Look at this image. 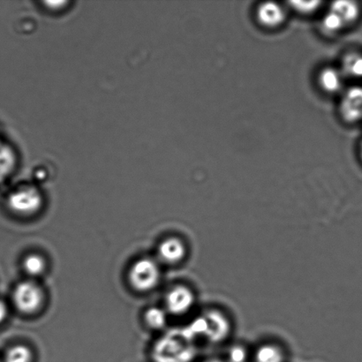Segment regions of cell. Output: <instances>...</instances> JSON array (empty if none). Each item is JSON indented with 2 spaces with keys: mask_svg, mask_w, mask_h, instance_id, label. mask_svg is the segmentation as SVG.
<instances>
[{
  "mask_svg": "<svg viewBox=\"0 0 362 362\" xmlns=\"http://www.w3.org/2000/svg\"><path fill=\"white\" fill-rule=\"evenodd\" d=\"M33 354L26 346H14L7 351L5 362H31Z\"/></svg>",
  "mask_w": 362,
  "mask_h": 362,
  "instance_id": "2e32d148",
  "label": "cell"
},
{
  "mask_svg": "<svg viewBox=\"0 0 362 362\" xmlns=\"http://www.w3.org/2000/svg\"><path fill=\"white\" fill-rule=\"evenodd\" d=\"M195 296L193 291L186 286H177L169 291L165 298L166 308L169 313L182 315L194 307Z\"/></svg>",
  "mask_w": 362,
  "mask_h": 362,
  "instance_id": "8992f818",
  "label": "cell"
},
{
  "mask_svg": "<svg viewBox=\"0 0 362 362\" xmlns=\"http://www.w3.org/2000/svg\"><path fill=\"white\" fill-rule=\"evenodd\" d=\"M42 204V195L34 187L21 188L11 194L8 198L11 211L21 216L35 214L41 209Z\"/></svg>",
  "mask_w": 362,
  "mask_h": 362,
  "instance_id": "277c9868",
  "label": "cell"
},
{
  "mask_svg": "<svg viewBox=\"0 0 362 362\" xmlns=\"http://www.w3.org/2000/svg\"><path fill=\"white\" fill-rule=\"evenodd\" d=\"M319 84L328 93H335L342 85V76L339 70L327 67L319 74Z\"/></svg>",
  "mask_w": 362,
  "mask_h": 362,
  "instance_id": "30bf717a",
  "label": "cell"
},
{
  "mask_svg": "<svg viewBox=\"0 0 362 362\" xmlns=\"http://www.w3.org/2000/svg\"><path fill=\"white\" fill-rule=\"evenodd\" d=\"M331 11L338 14L346 25L354 23L360 16L359 6L354 1L334 2Z\"/></svg>",
  "mask_w": 362,
  "mask_h": 362,
  "instance_id": "8fae6325",
  "label": "cell"
},
{
  "mask_svg": "<svg viewBox=\"0 0 362 362\" xmlns=\"http://www.w3.org/2000/svg\"><path fill=\"white\" fill-rule=\"evenodd\" d=\"M194 341L185 329L166 336L155 347V362H191L195 356Z\"/></svg>",
  "mask_w": 362,
  "mask_h": 362,
  "instance_id": "6da1fadb",
  "label": "cell"
},
{
  "mask_svg": "<svg viewBox=\"0 0 362 362\" xmlns=\"http://www.w3.org/2000/svg\"><path fill=\"white\" fill-rule=\"evenodd\" d=\"M205 320L206 332L204 338L212 344L226 341L232 332V324L223 312L209 310L202 315Z\"/></svg>",
  "mask_w": 362,
  "mask_h": 362,
  "instance_id": "5b68a950",
  "label": "cell"
},
{
  "mask_svg": "<svg viewBox=\"0 0 362 362\" xmlns=\"http://www.w3.org/2000/svg\"><path fill=\"white\" fill-rule=\"evenodd\" d=\"M361 158H362V144H361Z\"/></svg>",
  "mask_w": 362,
  "mask_h": 362,
  "instance_id": "603a6c76",
  "label": "cell"
},
{
  "mask_svg": "<svg viewBox=\"0 0 362 362\" xmlns=\"http://www.w3.org/2000/svg\"><path fill=\"white\" fill-rule=\"evenodd\" d=\"M23 266L28 275L37 276L45 272V262L40 255L32 254L25 257Z\"/></svg>",
  "mask_w": 362,
  "mask_h": 362,
  "instance_id": "4fadbf2b",
  "label": "cell"
},
{
  "mask_svg": "<svg viewBox=\"0 0 362 362\" xmlns=\"http://www.w3.org/2000/svg\"><path fill=\"white\" fill-rule=\"evenodd\" d=\"M129 279L134 289L148 292L158 286L160 279V269L157 262L151 259H141L131 267Z\"/></svg>",
  "mask_w": 362,
  "mask_h": 362,
  "instance_id": "7a4b0ae2",
  "label": "cell"
},
{
  "mask_svg": "<svg viewBox=\"0 0 362 362\" xmlns=\"http://www.w3.org/2000/svg\"><path fill=\"white\" fill-rule=\"evenodd\" d=\"M322 2L320 1H292L290 5L297 12L300 13H312L315 12L320 6Z\"/></svg>",
  "mask_w": 362,
  "mask_h": 362,
  "instance_id": "d6986e66",
  "label": "cell"
},
{
  "mask_svg": "<svg viewBox=\"0 0 362 362\" xmlns=\"http://www.w3.org/2000/svg\"><path fill=\"white\" fill-rule=\"evenodd\" d=\"M204 362H223V361L218 360V359H209V360L205 361Z\"/></svg>",
  "mask_w": 362,
  "mask_h": 362,
  "instance_id": "7402d4cb",
  "label": "cell"
},
{
  "mask_svg": "<svg viewBox=\"0 0 362 362\" xmlns=\"http://www.w3.org/2000/svg\"><path fill=\"white\" fill-rule=\"evenodd\" d=\"M247 359L246 350L243 346H233L229 352L230 362H245Z\"/></svg>",
  "mask_w": 362,
  "mask_h": 362,
  "instance_id": "ffe728a7",
  "label": "cell"
},
{
  "mask_svg": "<svg viewBox=\"0 0 362 362\" xmlns=\"http://www.w3.org/2000/svg\"><path fill=\"white\" fill-rule=\"evenodd\" d=\"M14 157L8 148L0 147V176L6 175L12 170Z\"/></svg>",
  "mask_w": 362,
  "mask_h": 362,
  "instance_id": "ac0fdd59",
  "label": "cell"
},
{
  "mask_svg": "<svg viewBox=\"0 0 362 362\" xmlns=\"http://www.w3.org/2000/svg\"><path fill=\"white\" fill-rule=\"evenodd\" d=\"M255 362H285L283 350L275 344H264L255 354Z\"/></svg>",
  "mask_w": 362,
  "mask_h": 362,
  "instance_id": "7c38bea8",
  "label": "cell"
},
{
  "mask_svg": "<svg viewBox=\"0 0 362 362\" xmlns=\"http://www.w3.org/2000/svg\"><path fill=\"white\" fill-rule=\"evenodd\" d=\"M343 70L349 76L362 78V55L357 53L347 55L343 62Z\"/></svg>",
  "mask_w": 362,
  "mask_h": 362,
  "instance_id": "5bb4252c",
  "label": "cell"
},
{
  "mask_svg": "<svg viewBox=\"0 0 362 362\" xmlns=\"http://www.w3.org/2000/svg\"><path fill=\"white\" fill-rule=\"evenodd\" d=\"M145 322L151 328L155 329L165 327L168 317L165 310L159 308H151L146 311L144 315Z\"/></svg>",
  "mask_w": 362,
  "mask_h": 362,
  "instance_id": "9a60e30c",
  "label": "cell"
},
{
  "mask_svg": "<svg viewBox=\"0 0 362 362\" xmlns=\"http://www.w3.org/2000/svg\"><path fill=\"white\" fill-rule=\"evenodd\" d=\"M257 16L262 26L269 28H279L286 21L285 10L275 2L261 4L258 7Z\"/></svg>",
  "mask_w": 362,
  "mask_h": 362,
  "instance_id": "ba28073f",
  "label": "cell"
},
{
  "mask_svg": "<svg viewBox=\"0 0 362 362\" xmlns=\"http://www.w3.org/2000/svg\"><path fill=\"white\" fill-rule=\"evenodd\" d=\"M158 255L162 260L168 264H179L186 257L187 247L182 240L172 237L159 245Z\"/></svg>",
  "mask_w": 362,
  "mask_h": 362,
  "instance_id": "9c48e42d",
  "label": "cell"
},
{
  "mask_svg": "<svg viewBox=\"0 0 362 362\" xmlns=\"http://www.w3.org/2000/svg\"><path fill=\"white\" fill-rule=\"evenodd\" d=\"M7 314H8V311H7L6 305L0 300V324H2L6 320Z\"/></svg>",
  "mask_w": 362,
  "mask_h": 362,
  "instance_id": "44dd1931",
  "label": "cell"
},
{
  "mask_svg": "<svg viewBox=\"0 0 362 362\" xmlns=\"http://www.w3.org/2000/svg\"><path fill=\"white\" fill-rule=\"evenodd\" d=\"M322 26H324L326 31L335 33V32L341 30L346 26V24L344 23L343 20L338 14L332 12V11H329L324 18V21H322Z\"/></svg>",
  "mask_w": 362,
  "mask_h": 362,
  "instance_id": "e0dca14e",
  "label": "cell"
},
{
  "mask_svg": "<svg viewBox=\"0 0 362 362\" xmlns=\"http://www.w3.org/2000/svg\"><path fill=\"white\" fill-rule=\"evenodd\" d=\"M340 115L346 122L356 123L362 120V87L350 88L340 102Z\"/></svg>",
  "mask_w": 362,
  "mask_h": 362,
  "instance_id": "52a82bcc",
  "label": "cell"
},
{
  "mask_svg": "<svg viewBox=\"0 0 362 362\" xmlns=\"http://www.w3.org/2000/svg\"><path fill=\"white\" fill-rule=\"evenodd\" d=\"M13 300L17 310L23 314H33L41 308L44 293L40 286L32 281L18 284L13 290Z\"/></svg>",
  "mask_w": 362,
  "mask_h": 362,
  "instance_id": "3957f363",
  "label": "cell"
}]
</instances>
